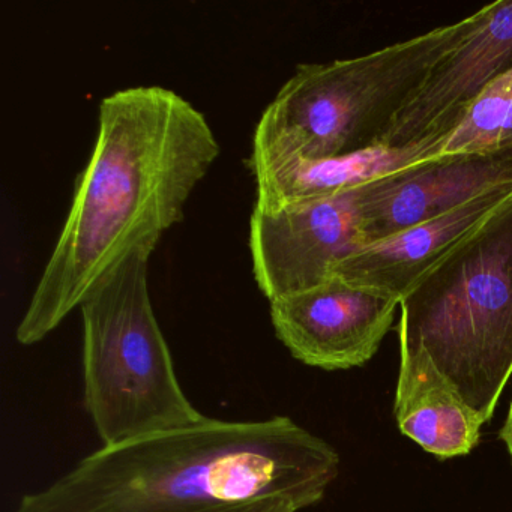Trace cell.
I'll list each match as a JSON object with an SVG mask.
<instances>
[{"mask_svg": "<svg viewBox=\"0 0 512 512\" xmlns=\"http://www.w3.org/2000/svg\"><path fill=\"white\" fill-rule=\"evenodd\" d=\"M400 341V373L394 413L404 436L437 458L469 454L479 442L481 416L463 400L427 350Z\"/></svg>", "mask_w": 512, "mask_h": 512, "instance_id": "cell-12", "label": "cell"}, {"mask_svg": "<svg viewBox=\"0 0 512 512\" xmlns=\"http://www.w3.org/2000/svg\"><path fill=\"white\" fill-rule=\"evenodd\" d=\"M301 508L289 499H262L242 505L229 506L211 512H299Z\"/></svg>", "mask_w": 512, "mask_h": 512, "instance_id": "cell-14", "label": "cell"}, {"mask_svg": "<svg viewBox=\"0 0 512 512\" xmlns=\"http://www.w3.org/2000/svg\"><path fill=\"white\" fill-rule=\"evenodd\" d=\"M445 137H427L406 146L373 145L338 157L263 167L253 172L257 185L254 208L275 211L292 203L323 199L431 163L439 160Z\"/></svg>", "mask_w": 512, "mask_h": 512, "instance_id": "cell-11", "label": "cell"}, {"mask_svg": "<svg viewBox=\"0 0 512 512\" xmlns=\"http://www.w3.org/2000/svg\"><path fill=\"white\" fill-rule=\"evenodd\" d=\"M356 191L275 211L253 209L248 245L268 301L329 280L335 266L365 244Z\"/></svg>", "mask_w": 512, "mask_h": 512, "instance_id": "cell-6", "label": "cell"}, {"mask_svg": "<svg viewBox=\"0 0 512 512\" xmlns=\"http://www.w3.org/2000/svg\"><path fill=\"white\" fill-rule=\"evenodd\" d=\"M512 151V67L497 76L469 104L446 134L440 158Z\"/></svg>", "mask_w": 512, "mask_h": 512, "instance_id": "cell-13", "label": "cell"}, {"mask_svg": "<svg viewBox=\"0 0 512 512\" xmlns=\"http://www.w3.org/2000/svg\"><path fill=\"white\" fill-rule=\"evenodd\" d=\"M220 151L206 116L172 89L140 85L104 97L91 157L17 341L41 343L133 251L157 245Z\"/></svg>", "mask_w": 512, "mask_h": 512, "instance_id": "cell-1", "label": "cell"}, {"mask_svg": "<svg viewBox=\"0 0 512 512\" xmlns=\"http://www.w3.org/2000/svg\"><path fill=\"white\" fill-rule=\"evenodd\" d=\"M155 247L133 251L80 305L83 395L101 446L206 418L182 389L152 307L148 265Z\"/></svg>", "mask_w": 512, "mask_h": 512, "instance_id": "cell-4", "label": "cell"}, {"mask_svg": "<svg viewBox=\"0 0 512 512\" xmlns=\"http://www.w3.org/2000/svg\"><path fill=\"white\" fill-rule=\"evenodd\" d=\"M512 208V184L434 220L362 245L331 277L403 302Z\"/></svg>", "mask_w": 512, "mask_h": 512, "instance_id": "cell-9", "label": "cell"}, {"mask_svg": "<svg viewBox=\"0 0 512 512\" xmlns=\"http://www.w3.org/2000/svg\"><path fill=\"white\" fill-rule=\"evenodd\" d=\"M400 310L398 337L424 347L490 421L512 374V208Z\"/></svg>", "mask_w": 512, "mask_h": 512, "instance_id": "cell-5", "label": "cell"}, {"mask_svg": "<svg viewBox=\"0 0 512 512\" xmlns=\"http://www.w3.org/2000/svg\"><path fill=\"white\" fill-rule=\"evenodd\" d=\"M511 67L512 0H499L470 16L464 34L404 101L376 145L446 136L485 86Z\"/></svg>", "mask_w": 512, "mask_h": 512, "instance_id": "cell-8", "label": "cell"}, {"mask_svg": "<svg viewBox=\"0 0 512 512\" xmlns=\"http://www.w3.org/2000/svg\"><path fill=\"white\" fill-rule=\"evenodd\" d=\"M340 455L289 416L209 418L101 446L14 512H211L262 499L316 505Z\"/></svg>", "mask_w": 512, "mask_h": 512, "instance_id": "cell-2", "label": "cell"}, {"mask_svg": "<svg viewBox=\"0 0 512 512\" xmlns=\"http://www.w3.org/2000/svg\"><path fill=\"white\" fill-rule=\"evenodd\" d=\"M511 184L512 151L439 158L377 179L356 191L365 244L434 220Z\"/></svg>", "mask_w": 512, "mask_h": 512, "instance_id": "cell-10", "label": "cell"}, {"mask_svg": "<svg viewBox=\"0 0 512 512\" xmlns=\"http://www.w3.org/2000/svg\"><path fill=\"white\" fill-rule=\"evenodd\" d=\"M400 308L397 299L331 277L269 301L272 328L293 358L326 371L367 364Z\"/></svg>", "mask_w": 512, "mask_h": 512, "instance_id": "cell-7", "label": "cell"}, {"mask_svg": "<svg viewBox=\"0 0 512 512\" xmlns=\"http://www.w3.org/2000/svg\"><path fill=\"white\" fill-rule=\"evenodd\" d=\"M469 23L470 16L359 58L298 65L257 122L251 172L376 145L404 101Z\"/></svg>", "mask_w": 512, "mask_h": 512, "instance_id": "cell-3", "label": "cell"}, {"mask_svg": "<svg viewBox=\"0 0 512 512\" xmlns=\"http://www.w3.org/2000/svg\"><path fill=\"white\" fill-rule=\"evenodd\" d=\"M500 437L505 442L509 455L512 458V403L511 407H509L508 418H506L505 425H503L502 431H500Z\"/></svg>", "mask_w": 512, "mask_h": 512, "instance_id": "cell-15", "label": "cell"}]
</instances>
